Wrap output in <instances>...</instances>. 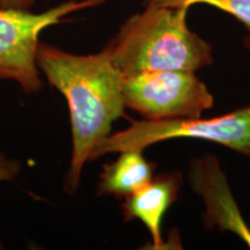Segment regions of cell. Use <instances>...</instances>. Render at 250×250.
I'll return each mask as SVG.
<instances>
[{
    "mask_svg": "<svg viewBox=\"0 0 250 250\" xmlns=\"http://www.w3.org/2000/svg\"><path fill=\"white\" fill-rule=\"evenodd\" d=\"M37 0H0L1 8L14 9H29Z\"/></svg>",
    "mask_w": 250,
    "mask_h": 250,
    "instance_id": "8fae6325",
    "label": "cell"
},
{
    "mask_svg": "<svg viewBox=\"0 0 250 250\" xmlns=\"http://www.w3.org/2000/svg\"><path fill=\"white\" fill-rule=\"evenodd\" d=\"M156 165L148 161L140 149L120 152L114 162L103 166L99 195L125 198L138 191L154 177Z\"/></svg>",
    "mask_w": 250,
    "mask_h": 250,
    "instance_id": "ba28073f",
    "label": "cell"
},
{
    "mask_svg": "<svg viewBox=\"0 0 250 250\" xmlns=\"http://www.w3.org/2000/svg\"><path fill=\"white\" fill-rule=\"evenodd\" d=\"M190 7L145 5L105 46L123 76L146 71L196 72L213 62L211 44L190 29Z\"/></svg>",
    "mask_w": 250,
    "mask_h": 250,
    "instance_id": "7a4b0ae2",
    "label": "cell"
},
{
    "mask_svg": "<svg viewBox=\"0 0 250 250\" xmlns=\"http://www.w3.org/2000/svg\"><path fill=\"white\" fill-rule=\"evenodd\" d=\"M37 65L67 101L72 154L65 190L74 193L93 152L111 133L112 123L124 116L123 74L105 48L98 54L74 55L40 43Z\"/></svg>",
    "mask_w": 250,
    "mask_h": 250,
    "instance_id": "6da1fadb",
    "label": "cell"
},
{
    "mask_svg": "<svg viewBox=\"0 0 250 250\" xmlns=\"http://www.w3.org/2000/svg\"><path fill=\"white\" fill-rule=\"evenodd\" d=\"M0 249H4V243L0 241Z\"/></svg>",
    "mask_w": 250,
    "mask_h": 250,
    "instance_id": "7c38bea8",
    "label": "cell"
},
{
    "mask_svg": "<svg viewBox=\"0 0 250 250\" xmlns=\"http://www.w3.org/2000/svg\"><path fill=\"white\" fill-rule=\"evenodd\" d=\"M0 80H4V77H2L1 73H0Z\"/></svg>",
    "mask_w": 250,
    "mask_h": 250,
    "instance_id": "4fadbf2b",
    "label": "cell"
},
{
    "mask_svg": "<svg viewBox=\"0 0 250 250\" xmlns=\"http://www.w3.org/2000/svg\"><path fill=\"white\" fill-rule=\"evenodd\" d=\"M20 173V164L0 153V182L13 181Z\"/></svg>",
    "mask_w": 250,
    "mask_h": 250,
    "instance_id": "30bf717a",
    "label": "cell"
},
{
    "mask_svg": "<svg viewBox=\"0 0 250 250\" xmlns=\"http://www.w3.org/2000/svg\"><path fill=\"white\" fill-rule=\"evenodd\" d=\"M204 4L226 12L241 22L247 31L243 44L250 51V0H144V5L164 6V7H191Z\"/></svg>",
    "mask_w": 250,
    "mask_h": 250,
    "instance_id": "9c48e42d",
    "label": "cell"
},
{
    "mask_svg": "<svg viewBox=\"0 0 250 250\" xmlns=\"http://www.w3.org/2000/svg\"><path fill=\"white\" fill-rule=\"evenodd\" d=\"M107 0H68L42 12L0 7V73L24 93L39 92L42 81L37 65L40 35L76 12L96 7Z\"/></svg>",
    "mask_w": 250,
    "mask_h": 250,
    "instance_id": "277c9868",
    "label": "cell"
},
{
    "mask_svg": "<svg viewBox=\"0 0 250 250\" xmlns=\"http://www.w3.org/2000/svg\"><path fill=\"white\" fill-rule=\"evenodd\" d=\"M182 183L183 176L180 171L164 173L153 177L138 191L125 197L122 205L125 221H142L151 235V249L168 248L162 239L161 223L168 208L177 201Z\"/></svg>",
    "mask_w": 250,
    "mask_h": 250,
    "instance_id": "52a82bcc",
    "label": "cell"
},
{
    "mask_svg": "<svg viewBox=\"0 0 250 250\" xmlns=\"http://www.w3.org/2000/svg\"><path fill=\"white\" fill-rule=\"evenodd\" d=\"M125 107L144 120L202 117L213 107V95L191 71H146L123 76Z\"/></svg>",
    "mask_w": 250,
    "mask_h": 250,
    "instance_id": "5b68a950",
    "label": "cell"
},
{
    "mask_svg": "<svg viewBox=\"0 0 250 250\" xmlns=\"http://www.w3.org/2000/svg\"><path fill=\"white\" fill-rule=\"evenodd\" d=\"M176 138L208 140L250 158V104L208 120L197 117L132 122L127 129L109 134L95 148L90 160L126 149L144 151L154 144Z\"/></svg>",
    "mask_w": 250,
    "mask_h": 250,
    "instance_id": "3957f363",
    "label": "cell"
},
{
    "mask_svg": "<svg viewBox=\"0 0 250 250\" xmlns=\"http://www.w3.org/2000/svg\"><path fill=\"white\" fill-rule=\"evenodd\" d=\"M190 183L193 191L198 192L205 203L206 227L215 226L220 230L233 232L250 247V228L243 221L214 156L205 155L191 162Z\"/></svg>",
    "mask_w": 250,
    "mask_h": 250,
    "instance_id": "8992f818",
    "label": "cell"
}]
</instances>
